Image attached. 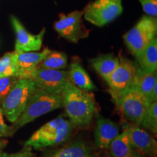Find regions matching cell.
Instances as JSON below:
<instances>
[{
    "instance_id": "obj_17",
    "label": "cell",
    "mask_w": 157,
    "mask_h": 157,
    "mask_svg": "<svg viewBox=\"0 0 157 157\" xmlns=\"http://www.w3.org/2000/svg\"><path fill=\"white\" fill-rule=\"evenodd\" d=\"M109 153L113 157H131L134 149L129 138V131L125 127L121 133H119L110 144Z\"/></svg>"
},
{
    "instance_id": "obj_24",
    "label": "cell",
    "mask_w": 157,
    "mask_h": 157,
    "mask_svg": "<svg viewBox=\"0 0 157 157\" xmlns=\"http://www.w3.org/2000/svg\"><path fill=\"white\" fill-rule=\"evenodd\" d=\"M18 79L19 78L15 76L0 77V104L13 89Z\"/></svg>"
},
{
    "instance_id": "obj_28",
    "label": "cell",
    "mask_w": 157,
    "mask_h": 157,
    "mask_svg": "<svg viewBox=\"0 0 157 157\" xmlns=\"http://www.w3.org/2000/svg\"><path fill=\"white\" fill-rule=\"evenodd\" d=\"M7 144V140L5 139H0V151L5 148Z\"/></svg>"
},
{
    "instance_id": "obj_15",
    "label": "cell",
    "mask_w": 157,
    "mask_h": 157,
    "mask_svg": "<svg viewBox=\"0 0 157 157\" xmlns=\"http://www.w3.org/2000/svg\"><path fill=\"white\" fill-rule=\"evenodd\" d=\"M136 89L145 96L150 104L157 101L156 71H147L137 66Z\"/></svg>"
},
{
    "instance_id": "obj_20",
    "label": "cell",
    "mask_w": 157,
    "mask_h": 157,
    "mask_svg": "<svg viewBox=\"0 0 157 157\" xmlns=\"http://www.w3.org/2000/svg\"><path fill=\"white\" fill-rule=\"evenodd\" d=\"M46 157H94L85 143L77 141L65 148L58 149Z\"/></svg>"
},
{
    "instance_id": "obj_11",
    "label": "cell",
    "mask_w": 157,
    "mask_h": 157,
    "mask_svg": "<svg viewBox=\"0 0 157 157\" xmlns=\"http://www.w3.org/2000/svg\"><path fill=\"white\" fill-rule=\"evenodd\" d=\"M11 22L16 34L15 50L17 52L38 51L42 46L45 29L38 34H31L28 32L21 23L14 16L11 17Z\"/></svg>"
},
{
    "instance_id": "obj_2",
    "label": "cell",
    "mask_w": 157,
    "mask_h": 157,
    "mask_svg": "<svg viewBox=\"0 0 157 157\" xmlns=\"http://www.w3.org/2000/svg\"><path fill=\"white\" fill-rule=\"evenodd\" d=\"M63 108L62 95L49 93L36 87L26 107L18 119L10 126L12 134L41 116Z\"/></svg>"
},
{
    "instance_id": "obj_30",
    "label": "cell",
    "mask_w": 157,
    "mask_h": 157,
    "mask_svg": "<svg viewBox=\"0 0 157 157\" xmlns=\"http://www.w3.org/2000/svg\"><path fill=\"white\" fill-rule=\"evenodd\" d=\"M103 150H104V152L103 153V154H101L100 157H113L111 154H110L109 152L107 151L106 149H103Z\"/></svg>"
},
{
    "instance_id": "obj_5",
    "label": "cell",
    "mask_w": 157,
    "mask_h": 157,
    "mask_svg": "<svg viewBox=\"0 0 157 157\" xmlns=\"http://www.w3.org/2000/svg\"><path fill=\"white\" fill-rule=\"evenodd\" d=\"M119 60L117 67L105 79L110 87L109 92L113 101L129 90L136 88L137 65L124 57H120Z\"/></svg>"
},
{
    "instance_id": "obj_29",
    "label": "cell",
    "mask_w": 157,
    "mask_h": 157,
    "mask_svg": "<svg viewBox=\"0 0 157 157\" xmlns=\"http://www.w3.org/2000/svg\"><path fill=\"white\" fill-rule=\"evenodd\" d=\"M131 157H148V156H146V155L141 154H140V153H138L137 151H136L134 150V152H133L132 156Z\"/></svg>"
},
{
    "instance_id": "obj_9",
    "label": "cell",
    "mask_w": 157,
    "mask_h": 157,
    "mask_svg": "<svg viewBox=\"0 0 157 157\" xmlns=\"http://www.w3.org/2000/svg\"><path fill=\"white\" fill-rule=\"evenodd\" d=\"M84 19L101 27L117 18L122 13L121 0H95L84 9Z\"/></svg>"
},
{
    "instance_id": "obj_27",
    "label": "cell",
    "mask_w": 157,
    "mask_h": 157,
    "mask_svg": "<svg viewBox=\"0 0 157 157\" xmlns=\"http://www.w3.org/2000/svg\"><path fill=\"white\" fill-rule=\"evenodd\" d=\"M4 112L3 110L0 105V137H12V134L10 126H7L5 122L4 119Z\"/></svg>"
},
{
    "instance_id": "obj_7",
    "label": "cell",
    "mask_w": 157,
    "mask_h": 157,
    "mask_svg": "<svg viewBox=\"0 0 157 157\" xmlns=\"http://www.w3.org/2000/svg\"><path fill=\"white\" fill-rule=\"evenodd\" d=\"M124 117L132 124L140 126L150 103L136 88L129 90L114 101Z\"/></svg>"
},
{
    "instance_id": "obj_16",
    "label": "cell",
    "mask_w": 157,
    "mask_h": 157,
    "mask_svg": "<svg viewBox=\"0 0 157 157\" xmlns=\"http://www.w3.org/2000/svg\"><path fill=\"white\" fill-rule=\"evenodd\" d=\"M68 78L74 85L83 91L90 92L96 90L95 85L87 71L82 67L78 59L72 60L68 71Z\"/></svg>"
},
{
    "instance_id": "obj_18",
    "label": "cell",
    "mask_w": 157,
    "mask_h": 157,
    "mask_svg": "<svg viewBox=\"0 0 157 157\" xmlns=\"http://www.w3.org/2000/svg\"><path fill=\"white\" fill-rule=\"evenodd\" d=\"M90 62L98 75L105 80L117 67L119 60L113 54H105L91 59Z\"/></svg>"
},
{
    "instance_id": "obj_13",
    "label": "cell",
    "mask_w": 157,
    "mask_h": 157,
    "mask_svg": "<svg viewBox=\"0 0 157 157\" xmlns=\"http://www.w3.org/2000/svg\"><path fill=\"white\" fill-rule=\"evenodd\" d=\"M120 127L110 119L98 116L95 129V143L98 148L106 149L109 148L112 140L119 134Z\"/></svg>"
},
{
    "instance_id": "obj_4",
    "label": "cell",
    "mask_w": 157,
    "mask_h": 157,
    "mask_svg": "<svg viewBox=\"0 0 157 157\" xmlns=\"http://www.w3.org/2000/svg\"><path fill=\"white\" fill-rule=\"evenodd\" d=\"M36 85L29 78H19L13 89L1 103L4 115L7 120L14 123L22 114Z\"/></svg>"
},
{
    "instance_id": "obj_19",
    "label": "cell",
    "mask_w": 157,
    "mask_h": 157,
    "mask_svg": "<svg viewBox=\"0 0 157 157\" xmlns=\"http://www.w3.org/2000/svg\"><path fill=\"white\" fill-rule=\"evenodd\" d=\"M137 66L147 71H156L157 69V39L155 37L136 57Z\"/></svg>"
},
{
    "instance_id": "obj_1",
    "label": "cell",
    "mask_w": 157,
    "mask_h": 157,
    "mask_svg": "<svg viewBox=\"0 0 157 157\" xmlns=\"http://www.w3.org/2000/svg\"><path fill=\"white\" fill-rule=\"evenodd\" d=\"M63 108L74 126L87 127L93 121L97 108L93 96L69 82L62 93Z\"/></svg>"
},
{
    "instance_id": "obj_25",
    "label": "cell",
    "mask_w": 157,
    "mask_h": 157,
    "mask_svg": "<svg viewBox=\"0 0 157 157\" xmlns=\"http://www.w3.org/2000/svg\"><path fill=\"white\" fill-rule=\"evenodd\" d=\"M142 7L147 15L151 17L157 15V0H139Z\"/></svg>"
},
{
    "instance_id": "obj_12",
    "label": "cell",
    "mask_w": 157,
    "mask_h": 157,
    "mask_svg": "<svg viewBox=\"0 0 157 157\" xmlns=\"http://www.w3.org/2000/svg\"><path fill=\"white\" fill-rule=\"evenodd\" d=\"M132 148L141 154L148 157H157L156 140L140 126L127 124Z\"/></svg>"
},
{
    "instance_id": "obj_8",
    "label": "cell",
    "mask_w": 157,
    "mask_h": 157,
    "mask_svg": "<svg viewBox=\"0 0 157 157\" xmlns=\"http://www.w3.org/2000/svg\"><path fill=\"white\" fill-rule=\"evenodd\" d=\"M25 78L32 80L37 88L59 95H62L70 82L66 71L44 69L38 67L29 72Z\"/></svg>"
},
{
    "instance_id": "obj_14",
    "label": "cell",
    "mask_w": 157,
    "mask_h": 157,
    "mask_svg": "<svg viewBox=\"0 0 157 157\" xmlns=\"http://www.w3.org/2000/svg\"><path fill=\"white\" fill-rule=\"evenodd\" d=\"M51 50L46 48L42 52H22L16 51V67L17 71L15 76L18 78H25L29 72L36 68L42 61Z\"/></svg>"
},
{
    "instance_id": "obj_22",
    "label": "cell",
    "mask_w": 157,
    "mask_h": 157,
    "mask_svg": "<svg viewBox=\"0 0 157 157\" xmlns=\"http://www.w3.org/2000/svg\"><path fill=\"white\" fill-rule=\"evenodd\" d=\"M16 52L5 53L0 58V77L15 76L16 67Z\"/></svg>"
},
{
    "instance_id": "obj_26",
    "label": "cell",
    "mask_w": 157,
    "mask_h": 157,
    "mask_svg": "<svg viewBox=\"0 0 157 157\" xmlns=\"http://www.w3.org/2000/svg\"><path fill=\"white\" fill-rule=\"evenodd\" d=\"M0 157H36L35 154L32 152V148L30 147L24 146L22 150L17 153L8 154L5 153L2 151H0Z\"/></svg>"
},
{
    "instance_id": "obj_3",
    "label": "cell",
    "mask_w": 157,
    "mask_h": 157,
    "mask_svg": "<svg viewBox=\"0 0 157 157\" xmlns=\"http://www.w3.org/2000/svg\"><path fill=\"white\" fill-rule=\"evenodd\" d=\"M74 127L69 119L58 117L37 129L25 141L24 146L40 150L47 147L58 146L69 138Z\"/></svg>"
},
{
    "instance_id": "obj_6",
    "label": "cell",
    "mask_w": 157,
    "mask_h": 157,
    "mask_svg": "<svg viewBox=\"0 0 157 157\" xmlns=\"http://www.w3.org/2000/svg\"><path fill=\"white\" fill-rule=\"evenodd\" d=\"M157 22L154 17L143 16L123 36L128 50L135 58L156 36Z\"/></svg>"
},
{
    "instance_id": "obj_21",
    "label": "cell",
    "mask_w": 157,
    "mask_h": 157,
    "mask_svg": "<svg viewBox=\"0 0 157 157\" xmlns=\"http://www.w3.org/2000/svg\"><path fill=\"white\" fill-rule=\"evenodd\" d=\"M67 66L68 57L65 52L51 50L37 67L44 69L62 70L67 67Z\"/></svg>"
},
{
    "instance_id": "obj_23",
    "label": "cell",
    "mask_w": 157,
    "mask_h": 157,
    "mask_svg": "<svg viewBox=\"0 0 157 157\" xmlns=\"http://www.w3.org/2000/svg\"><path fill=\"white\" fill-rule=\"evenodd\" d=\"M140 126L146 130L151 132L153 134L156 135L157 133V101L153 102L149 105L148 111Z\"/></svg>"
},
{
    "instance_id": "obj_10",
    "label": "cell",
    "mask_w": 157,
    "mask_h": 157,
    "mask_svg": "<svg viewBox=\"0 0 157 157\" xmlns=\"http://www.w3.org/2000/svg\"><path fill=\"white\" fill-rule=\"evenodd\" d=\"M84 13L83 10L71 12L67 15L60 14V18L54 23V29L59 36L72 43H78L80 39L87 37L90 31L83 23Z\"/></svg>"
}]
</instances>
